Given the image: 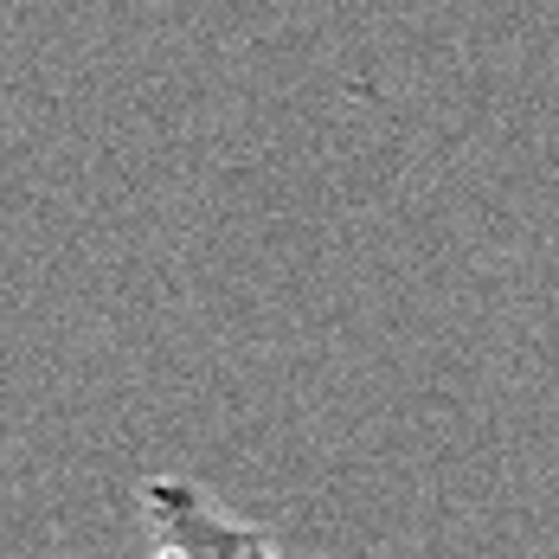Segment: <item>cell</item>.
Masks as SVG:
<instances>
[{"label":"cell","instance_id":"cell-1","mask_svg":"<svg viewBox=\"0 0 559 559\" xmlns=\"http://www.w3.org/2000/svg\"><path fill=\"white\" fill-rule=\"evenodd\" d=\"M142 534H148V559H289L264 527L231 514L193 476L142 483Z\"/></svg>","mask_w":559,"mask_h":559}]
</instances>
